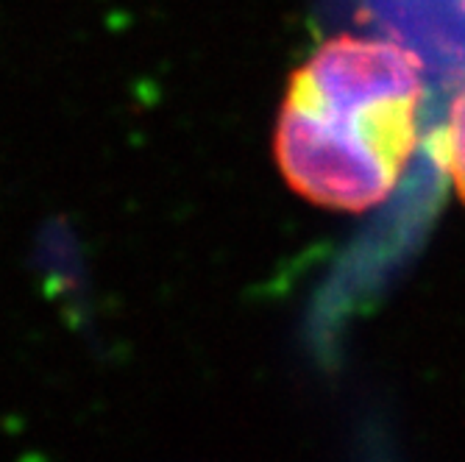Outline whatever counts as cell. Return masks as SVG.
I'll list each match as a JSON object with an SVG mask.
<instances>
[{"instance_id": "1", "label": "cell", "mask_w": 465, "mask_h": 462, "mask_svg": "<svg viewBox=\"0 0 465 462\" xmlns=\"http://www.w3.org/2000/svg\"><path fill=\"white\" fill-rule=\"evenodd\" d=\"M420 64L396 42L341 36L290 78L276 125L284 182L312 203L362 212L399 184L418 145Z\"/></svg>"}, {"instance_id": "2", "label": "cell", "mask_w": 465, "mask_h": 462, "mask_svg": "<svg viewBox=\"0 0 465 462\" xmlns=\"http://www.w3.org/2000/svg\"><path fill=\"white\" fill-rule=\"evenodd\" d=\"M443 159L460 198L465 201V90L454 101L449 114L446 137H443Z\"/></svg>"}]
</instances>
